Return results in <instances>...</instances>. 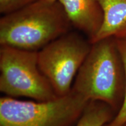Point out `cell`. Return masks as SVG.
<instances>
[{"label":"cell","instance_id":"6da1fadb","mask_svg":"<svg viewBox=\"0 0 126 126\" xmlns=\"http://www.w3.org/2000/svg\"><path fill=\"white\" fill-rule=\"evenodd\" d=\"M71 26L59 1L38 0L1 17L0 45L39 51Z\"/></svg>","mask_w":126,"mask_h":126},{"label":"cell","instance_id":"7a4b0ae2","mask_svg":"<svg viewBox=\"0 0 126 126\" xmlns=\"http://www.w3.org/2000/svg\"><path fill=\"white\" fill-rule=\"evenodd\" d=\"M71 91L88 101L105 103L117 113L124 100L125 74L116 39L108 37L92 43Z\"/></svg>","mask_w":126,"mask_h":126},{"label":"cell","instance_id":"3957f363","mask_svg":"<svg viewBox=\"0 0 126 126\" xmlns=\"http://www.w3.org/2000/svg\"><path fill=\"white\" fill-rule=\"evenodd\" d=\"M89 101L71 91L49 101L0 99V126H75Z\"/></svg>","mask_w":126,"mask_h":126},{"label":"cell","instance_id":"277c9868","mask_svg":"<svg viewBox=\"0 0 126 126\" xmlns=\"http://www.w3.org/2000/svg\"><path fill=\"white\" fill-rule=\"evenodd\" d=\"M0 91L11 97L49 101L58 96L39 68L38 51L0 47Z\"/></svg>","mask_w":126,"mask_h":126},{"label":"cell","instance_id":"5b68a950","mask_svg":"<svg viewBox=\"0 0 126 126\" xmlns=\"http://www.w3.org/2000/svg\"><path fill=\"white\" fill-rule=\"evenodd\" d=\"M92 44L77 32H69L38 51L39 68L58 97L71 92L73 81Z\"/></svg>","mask_w":126,"mask_h":126},{"label":"cell","instance_id":"8992f818","mask_svg":"<svg viewBox=\"0 0 126 126\" xmlns=\"http://www.w3.org/2000/svg\"><path fill=\"white\" fill-rule=\"evenodd\" d=\"M72 26L88 36L89 41L96 35L103 19L97 0H58Z\"/></svg>","mask_w":126,"mask_h":126},{"label":"cell","instance_id":"52a82bcc","mask_svg":"<svg viewBox=\"0 0 126 126\" xmlns=\"http://www.w3.org/2000/svg\"><path fill=\"white\" fill-rule=\"evenodd\" d=\"M97 1L103 10V22L91 44L108 37L126 39V0Z\"/></svg>","mask_w":126,"mask_h":126},{"label":"cell","instance_id":"ba28073f","mask_svg":"<svg viewBox=\"0 0 126 126\" xmlns=\"http://www.w3.org/2000/svg\"><path fill=\"white\" fill-rule=\"evenodd\" d=\"M116 114V111L105 103L91 100L75 126H104Z\"/></svg>","mask_w":126,"mask_h":126},{"label":"cell","instance_id":"9c48e42d","mask_svg":"<svg viewBox=\"0 0 126 126\" xmlns=\"http://www.w3.org/2000/svg\"><path fill=\"white\" fill-rule=\"evenodd\" d=\"M116 39L117 48L123 63L125 74V93L120 108L113 119L104 126H122L126 123V39Z\"/></svg>","mask_w":126,"mask_h":126},{"label":"cell","instance_id":"30bf717a","mask_svg":"<svg viewBox=\"0 0 126 126\" xmlns=\"http://www.w3.org/2000/svg\"><path fill=\"white\" fill-rule=\"evenodd\" d=\"M38 0H0V12L3 15L14 12Z\"/></svg>","mask_w":126,"mask_h":126},{"label":"cell","instance_id":"8fae6325","mask_svg":"<svg viewBox=\"0 0 126 126\" xmlns=\"http://www.w3.org/2000/svg\"><path fill=\"white\" fill-rule=\"evenodd\" d=\"M46 1H48V2H55V1H57L58 0H45Z\"/></svg>","mask_w":126,"mask_h":126},{"label":"cell","instance_id":"7c38bea8","mask_svg":"<svg viewBox=\"0 0 126 126\" xmlns=\"http://www.w3.org/2000/svg\"><path fill=\"white\" fill-rule=\"evenodd\" d=\"M126 126V124H124L123 126Z\"/></svg>","mask_w":126,"mask_h":126}]
</instances>
